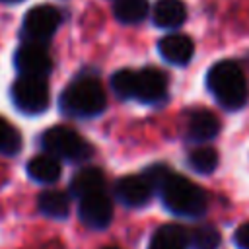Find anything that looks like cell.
I'll return each mask as SVG.
<instances>
[{
	"label": "cell",
	"instance_id": "cell-1",
	"mask_svg": "<svg viewBox=\"0 0 249 249\" xmlns=\"http://www.w3.org/2000/svg\"><path fill=\"white\" fill-rule=\"evenodd\" d=\"M206 84L214 99L230 111L241 109L247 103L249 88L243 70L233 60H220L216 62L206 76Z\"/></svg>",
	"mask_w": 249,
	"mask_h": 249
},
{
	"label": "cell",
	"instance_id": "cell-2",
	"mask_svg": "<svg viewBox=\"0 0 249 249\" xmlns=\"http://www.w3.org/2000/svg\"><path fill=\"white\" fill-rule=\"evenodd\" d=\"M158 191L161 195L165 208L173 214L187 216V218H198L206 210V204H208L206 193L183 175L169 171V175L163 179Z\"/></svg>",
	"mask_w": 249,
	"mask_h": 249
},
{
	"label": "cell",
	"instance_id": "cell-3",
	"mask_svg": "<svg viewBox=\"0 0 249 249\" xmlns=\"http://www.w3.org/2000/svg\"><path fill=\"white\" fill-rule=\"evenodd\" d=\"M107 105V93L95 78H76L60 95V109L70 117H95Z\"/></svg>",
	"mask_w": 249,
	"mask_h": 249
},
{
	"label": "cell",
	"instance_id": "cell-4",
	"mask_svg": "<svg viewBox=\"0 0 249 249\" xmlns=\"http://www.w3.org/2000/svg\"><path fill=\"white\" fill-rule=\"evenodd\" d=\"M41 146L45 152L56 160H68V161H86L91 154L93 148L89 142L80 136L76 130L68 126H51L43 132L41 136Z\"/></svg>",
	"mask_w": 249,
	"mask_h": 249
},
{
	"label": "cell",
	"instance_id": "cell-5",
	"mask_svg": "<svg viewBox=\"0 0 249 249\" xmlns=\"http://www.w3.org/2000/svg\"><path fill=\"white\" fill-rule=\"evenodd\" d=\"M10 95L14 105L27 115L43 113L49 107V84L45 78H31V76H19L12 88Z\"/></svg>",
	"mask_w": 249,
	"mask_h": 249
},
{
	"label": "cell",
	"instance_id": "cell-6",
	"mask_svg": "<svg viewBox=\"0 0 249 249\" xmlns=\"http://www.w3.org/2000/svg\"><path fill=\"white\" fill-rule=\"evenodd\" d=\"M58 23H60V12L54 6L41 4L25 14L23 33L31 43H43L54 35Z\"/></svg>",
	"mask_w": 249,
	"mask_h": 249
},
{
	"label": "cell",
	"instance_id": "cell-7",
	"mask_svg": "<svg viewBox=\"0 0 249 249\" xmlns=\"http://www.w3.org/2000/svg\"><path fill=\"white\" fill-rule=\"evenodd\" d=\"M14 64L19 76L45 78L53 70V58L41 43H23L14 54Z\"/></svg>",
	"mask_w": 249,
	"mask_h": 249
},
{
	"label": "cell",
	"instance_id": "cell-8",
	"mask_svg": "<svg viewBox=\"0 0 249 249\" xmlns=\"http://www.w3.org/2000/svg\"><path fill=\"white\" fill-rule=\"evenodd\" d=\"M78 216L88 228H93V230L107 228L113 220V202L109 195H105V191H99L80 198Z\"/></svg>",
	"mask_w": 249,
	"mask_h": 249
},
{
	"label": "cell",
	"instance_id": "cell-9",
	"mask_svg": "<svg viewBox=\"0 0 249 249\" xmlns=\"http://www.w3.org/2000/svg\"><path fill=\"white\" fill-rule=\"evenodd\" d=\"M167 93V78L158 68H142L136 72L134 97L142 103H158Z\"/></svg>",
	"mask_w": 249,
	"mask_h": 249
},
{
	"label": "cell",
	"instance_id": "cell-10",
	"mask_svg": "<svg viewBox=\"0 0 249 249\" xmlns=\"http://www.w3.org/2000/svg\"><path fill=\"white\" fill-rule=\"evenodd\" d=\"M152 185L144 175H126L121 177L115 185L117 198L126 206H144L152 198Z\"/></svg>",
	"mask_w": 249,
	"mask_h": 249
},
{
	"label": "cell",
	"instance_id": "cell-11",
	"mask_svg": "<svg viewBox=\"0 0 249 249\" xmlns=\"http://www.w3.org/2000/svg\"><path fill=\"white\" fill-rule=\"evenodd\" d=\"M158 51L167 62L181 66V64H187L193 58L195 45H193V39L183 35V33H169V35L160 39Z\"/></svg>",
	"mask_w": 249,
	"mask_h": 249
},
{
	"label": "cell",
	"instance_id": "cell-12",
	"mask_svg": "<svg viewBox=\"0 0 249 249\" xmlns=\"http://www.w3.org/2000/svg\"><path fill=\"white\" fill-rule=\"evenodd\" d=\"M220 132L218 117L208 109H195L187 115V136L193 142H204Z\"/></svg>",
	"mask_w": 249,
	"mask_h": 249
},
{
	"label": "cell",
	"instance_id": "cell-13",
	"mask_svg": "<svg viewBox=\"0 0 249 249\" xmlns=\"http://www.w3.org/2000/svg\"><path fill=\"white\" fill-rule=\"evenodd\" d=\"M187 19V8L181 0H158L154 6V23L161 29H175Z\"/></svg>",
	"mask_w": 249,
	"mask_h": 249
},
{
	"label": "cell",
	"instance_id": "cell-14",
	"mask_svg": "<svg viewBox=\"0 0 249 249\" xmlns=\"http://www.w3.org/2000/svg\"><path fill=\"white\" fill-rule=\"evenodd\" d=\"M189 231L179 224H163L150 239L148 249H187Z\"/></svg>",
	"mask_w": 249,
	"mask_h": 249
},
{
	"label": "cell",
	"instance_id": "cell-15",
	"mask_svg": "<svg viewBox=\"0 0 249 249\" xmlns=\"http://www.w3.org/2000/svg\"><path fill=\"white\" fill-rule=\"evenodd\" d=\"M103 187H105V175L99 167H84L78 173H74L70 181V193L78 198L99 193L103 191Z\"/></svg>",
	"mask_w": 249,
	"mask_h": 249
},
{
	"label": "cell",
	"instance_id": "cell-16",
	"mask_svg": "<svg viewBox=\"0 0 249 249\" xmlns=\"http://www.w3.org/2000/svg\"><path fill=\"white\" fill-rule=\"evenodd\" d=\"M60 161L49 154H39L27 161V175L37 183H54L60 177Z\"/></svg>",
	"mask_w": 249,
	"mask_h": 249
},
{
	"label": "cell",
	"instance_id": "cell-17",
	"mask_svg": "<svg viewBox=\"0 0 249 249\" xmlns=\"http://www.w3.org/2000/svg\"><path fill=\"white\" fill-rule=\"evenodd\" d=\"M37 206H39L41 214H45L49 218H54V220H62L70 212V198L62 191L49 189V191H43L39 195Z\"/></svg>",
	"mask_w": 249,
	"mask_h": 249
},
{
	"label": "cell",
	"instance_id": "cell-18",
	"mask_svg": "<svg viewBox=\"0 0 249 249\" xmlns=\"http://www.w3.org/2000/svg\"><path fill=\"white\" fill-rule=\"evenodd\" d=\"M113 12L123 23H138L148 14V0H115Z\"/></svg>",
	"mask_w": 249,
	"mask_h": 249
},
{
	"label": "cell",
	"instance_id": "cell-19",
	"mask_svg": "<svg viewBox=\"0 0 249 249\" xmlns=\"http://www.w3.org/2000/svg\"><path fill=\"white\" fill-rule=\"evenodd\" d=\"M189 165L196 173H212L218 165V152L210 146H200L195 148L189 154Z\"/></svg>",
	"mask_w": 249,
	"mask_h": 249
},
{
	"label": "cell",
	"instance_id": "cell-20",
	"mask_svg": "<svg viewBox=\"0 0 249 249\" xmlns=\"http://www.w3.org/2000/svg\"><path fill=\"white\" fill-rule=\"evenodd\" d=\"M220 231L214 226H200L189 233L191 249H218L220 247Z\"/></svg>",
	"mask_w": 249,
	"mask_h": 249
},
{
	"label": "cell",
	"instance_id": "cell-21",
	"mask_svg": "<svg viewBox=\"0 0 249 249\" xmlns=\"http://www.w3.org/2000/svg\"><path fill=\"white\" fill-rule=\"evenodd\" d=\"M21 150V134L19 130L0 117V154L2 156H16Z\"/></svg>",
	"mask_w": 249,
	"mask_h": 249
},
{
	"label": "cell",
	"instance_id": "cell-22",
	"mask_svg": "<svg viewBox=\"0 0 249 249\" xmlns=\"http://www.w3.org/2000/svg\"><path fill=\"white\" fill-rule=\"evenodd\" d=\"M134 84H136V72L134 70H128V68L117 70L111 76V88H113V91L119 97H124V99L134 97Z\"/></svg>",
	"mask_w": 249,
	"mask_h": 249
},
{
	"label": "cell",
	"instance_id": "cell-23",
	"mask_svg": "<svg viewBox=\"0 0 249 249\" xmlns=\"http://www.w3.org/2000/svg\"><path fill=\"white\" fill-rule=\"evenodd\" d=\"M233 243L237 245V249H249V222H243L235 233H233Z\"/></svg>",
	"mask_w": 249,
	"mask_h": 249
},
{
	"label": "cell",
	"instance_id": "cell-24",
	"mask_svg": "<svg viewBox=\"0 0 249 249\" xmlns=\"http://www.w3.org/2000/svg\"><path fill=\"white\" fill-rule=\"evenodd\" d=\"M2 2H10V4H16V2H21V0H2Z\"/></svg>",
	"mask_w": 249,
	"mask_h": 249
},
{
	"label": "cell",
	"instance_id": "cell-25",
	"mask_svg": "<svg viewBox=\"0 0 249 249\" xmlns=\"http://www.w3.org/2000/svg\"><path fill=\"white\" fill-rule=\"evenodd\" d=\"M105 249H117V247H105Z\"/></svg>",
	"mask_w": 249,
	"mask_h": 249
}]
</instances>
